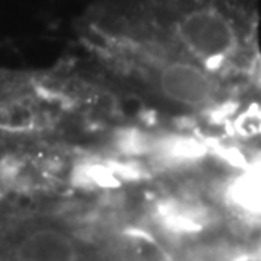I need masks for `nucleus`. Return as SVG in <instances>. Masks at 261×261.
<instances>
[{
    "instance_id": "obj_1",
    "label": "nucleus",
    "mask_w": 261,
    "mask_h": 261,
    "mask_svg": "<svg viewBox=\"0 0 261 261\" xmlns=\"http://www.w3.org/2000/svg\"><path fill=\"white\" fill-rule=\"evenodd\" d=\"M76 48L90 65L141 78L189 111L216 106L226 78L261 56L248 0H93Z\"/></svg>"
},
{
    "instance_id": "obj_2",
    "label": "nucleus",
    "mask_w": 261,
    "mask_h": 261,
    "mask_svg": "<svg viewBox=\"0 0 261 261\" xmlns=\"http://www.w3.org/2000/svg\"><path fill=\"white\" fill-rule=\"evenodd\" d=\"M17 261H76L71 239L56 229L43 227L22 238L15 248Z\"/></svg>"
},
{
    "instance_id": "obj_3",
    "label": "nucleus",
    "mask_w": 261,
    "mask_h": 261,
    "mask_svg": "<svg viewBox=\"0 0 261 261\" xmlns=\"http://www.w3.org/2000/svg\"><path fill=\"white\" fill-rule=\"evenodd\" d=\"M161 216L166 224L175 229H184V231H192L198 229L203 224V216L198 211V207L187 202H173L170 205H165L161 211Z\"/></svg>"
}]
</instances>
